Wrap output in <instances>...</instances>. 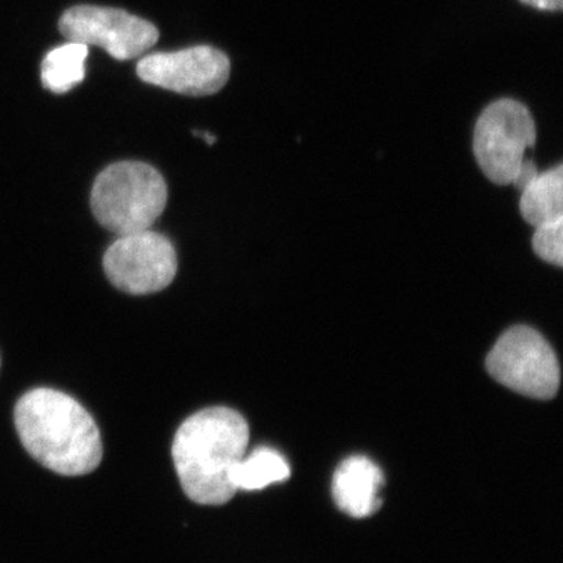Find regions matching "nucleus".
<instances>
[{
  "label": "nucleus",
  "instance_id": "obj_1",
  "mask_svg": "<svg viewBox=\"0 0 563 563\" xmlns=\"http://www.w3.org/2000/svg\"><path fill=\"white\" fill-rule=\"evenodd\" d=\"M25 451L62 476H85L101 465L102 440L95 418L79 401L54 388L25 393L14 407Z\"/></svg>",
  "mask_w": 563,
  "mask_h": 563
},
{
  "label": "nucleus",
  "instance_id": "obj_2",
  "mask_svg": "<svg viewBox=\"0 0 563 563\" xmlns=\"http://www.w3.org/2000/svg\"><path fill=\"white\" fill-rule=\"evenodd\" d=\"M250 426L229 407H210L181 422L173 461L185 495L202 506H222L235 496L229 474L246 454Z\"/></svg>",
  "mask_w": 563,
  "mask_h": 563
},
{
  "label": "nucleus",
  "instance_id": "obj_3",
  "mask_svg": "<svg viewBox=\"0 0 563 563\" xmlns=\"http://www.w3.org/2000/svg\"><path fill=\"white\" fill-rule=\"evenodd\" d=\"M168 187L146 163L120 162L99 174L91 190L96 220L114 235L147 231L161 218Z\"/></svg>",
  "mask_w": 563,
  "mask_h": 563
},
{
  "label": "nucleus",
  "instance_id": "obj_4",
  "mask_svg": "<svg viewBox=\"0 0 563 563\" xmlns=\"http://www.w3.org/2000/svg\"><path fill=\"white\" fill-rule=\"evenodd\" d=\"M531 111L515 99H498L481 113L474 128L473 152L481 172L493 184L514 185L526 152L536 146Z\"/></svg>",
  "mask_w": 563,
  "mask_h": 563
},
{
  "label": "nucleus",
  "instance_id": "obj_5",
  "mask_svg": "<svg viewBox=\"0 0 563 563\" xmlns=\"http://www.w3.org/2000/svg\"><path fill=\"white\" fill-rule=\"evenodd\" d=\"M485 365L496 383L528 398H554L561 385L553 347L528 325H515L504 332Z\"/></svg>",
  "mask_w": 563,
  "mask_h": 563
},
{
  "label": "nucleus",
  "instance_id": "obj_6",
  "mask_svg": "<svg viewBox=\"0 0 563 563\" xmlns=\"http://www.w3.org/2000/svg\"><path fill=\"white\" fill-rule=\"evenodd\" d=\"M103 272L118 290L152 295L173 284L177 274L176 247L151 229L120 235L103 255Z\"/></svg>",
  "mask_w": 563,
  "mask_h": 563
},
{
  "label": "nucleus",
  "instance_id": "obj_7",
  "mask_svg": "<svg viewBox=\"0 0 563 563\" xmlns=\"http://www.w3.org/2000/svg\"><path fill=\"white\" fill-rule=\"evenodd\" d=\"M60 32L69 41L102 47L118 62L141 57L158 41L152 22L109 7H73L63 13Z\"/></svg>",
  "mask_w": 563,
  "mask_h": 563
},
{
  "label": "nucleus",
  "instance_id": "obj_8",
  "mask_svg": "<svg viewBox=\"0 0 563 563\" xmlns=\"http://www.w3.org/2000/svg\"><path fill=\"white\" fill-rule=\"evenodd\" d=\"M136 74L163 90L199 98L224 88L231 76V62L217 47L196 46L146 55L136 65Z\"/></svg>",
  "mask_w": 563,
  "mask_h": 563
},
{
  "label": "nucleus",
  "instance_id": "obj_9",
  "mask_svg": "<svg viewBox=\"0 0 563 563\" xmlns=\"http://www.w3.org/2000/svg\"><path fill=\"white\" fill-rule=\"evenodd\" d=\"M383 485L384 474L379 466L363 455H354L333 474V501L352 518L372 517L383 506Z\"/></svg>",
  "mask_w": 563,
  "mask_h": 563
},
{
  "label": "nucleus",
  "instance_id": "obj_10",
  "mask_svg": "<svg viewBox=\"0 0 563 563\" xmlns=\"http://www.w3.org/2000/svg\"><path fill=\"white\" fill-rule=\"evenodd\" d=\"M521 217L537 228L547 222L563 220V168L555 166L539 173L521 190Z\"/></svg>",
  "mask_w": 563,
  "mask_h": 563
},
{
  "label": "nucleus",
  "instance_id": "obj_11",
  "mask_svg": "<svg viewBox=\"0 0 563 563\" xmlns=\"http://www.w3.org/2000/svg\"><path fill=\"white\" fill-rule=\"evenodd\" d=\"M290 465L284 455L272 448H257L250 455L244 454L232 466L229 479L235 492L263 490L268 485L284 483L290 477Z\"/></svg>",
  "mask_w": 563,
  "mask_h": 563
},
{
  "label": "nucleus",
  "instance_id": "obj_12",
  "mask_svg": "<svg viewBox=\"0 0 563 563\" xmlns=\"http://www.w3.org/2000/svg\"><path fill=\"white\" fill-rule=\"evenodd\" d=\"M87 44L69 43L55 47L41 63V81L47 91L63 95L76 88L85 79V62H87Z\"/></svg>",
  "mask_w": 563,
  "mask_h": 563
},
{
  "label": "nucleus",
  "instance_id": "obj_13",
  "mask_svg": "<svg viewBox=\"0 0 563 563\" xmlns=\"http://www.w3.org/2000/svg\"><path fill=\"white\" fill-rule=\"evenodd\" d=\"M533 252L551 265H563V220L537 225L532 239Z\"/></svg>",
  "mask_w": 563,
  "mask_h": 563
},
{
  "label": "nucleus",
  "instance_id": "obj_14",
  "mask_svg": "<svg viewBox=\"0 0 563 563\" xmlns=\"http://www.w3.org/2000/svg\"><path fill=\"white\" fill-rule=\"evenodd\" d=\"M537 174H539V168H537L536 163H533L531 158H528V161L523 163V166H521L517 179L514 181L515 187H517L518 190H523L526 185H528Z\"/></svg>",
  "mask_w": 563,
  "mask_h": 563
},
{
  "label": "nucleus",
  "instance_id": "obj_15",
  "mask_svg": "<svg viewBox=\"0 0 563 563\" xmlns=\"http://www.w3.org/2000/svg\"><path fill=\"white\" fill-rule=\"evenodd\" d=\"M520 2L542 11H561L563 9V0H520Z\"/></svg>",
  "mask_w": 563,
  "mask_h": 563
}]
</instances>
